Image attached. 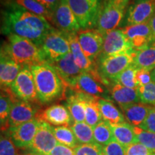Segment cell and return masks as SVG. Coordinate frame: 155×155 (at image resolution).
<instances>
[{"label": "cell", "instance_id": "1", "mask_svg": "<svg viewBox=\"0 0 155 155\" xmlns=\"http://www.w3.org/2000/svg\"><path fill=\"white\" fill-rule=\"evenodd\" d=\"M54 28L44 17L9 2L3 12L4 34L17 35L35 42L40 48L45 38Z\"/></svg>", "mask_w": 155, "mask_h": 155}, {"label": "cell", "instance_id": "2", "mask_svg": "<svg viewBox=\"0 0 155 155\" xmlns=\"http://www.w3.org/2000/svg\"><path fill=\"white\" fill-rule=\"evenodd\" d=\"M39 101L48 104L63 95L66 86L50 63H45L31 65Z\"/></svg>", "mask_w": 155, "mask_h": 155}, {"label": "cell", "instance_id": "3", "mask_svg": "<svg viewBox=\"0 0 155 155\" xmlns=\"http://www.w3.org/2000/svg\"><path fill=\"white\" fill-rule=\"evenodd\" d=\"M1 52L22 66L46 62L41 48L31 40L17 35H7Z\"/></svg>", "mask_w": 155, "mask_h": 155}, {"label": "cell", "instance_id": "4", "mask_svg": "<svg viewBox=\"0 0 155 155\" xmlns=\"http://www.w3.org/2000/svg\"><path fill=\"white\" fill-rule=\"evenodd\" d=\"M137 50H131L125 53L97 60V71L108 88L115 78L132 65Z\"/></svg>", "mask_w": 155, "mask_h": 155}, {"label": "cell", "instance_id": "5", "mask_svg": "<svg viewBox=\"0 0 155 155\" xmlns=\"http://www.w3.org/2000/svg\"><path fill=\"white\" fill-rule=\"evenodd\" d=\"M45 61L52 63L71 53L69 40L65 32L54 28L40 45Z\"/></svg>", "mask_w": 155, "mask_h": 155}, {"label": "cell", "instance_id": "6", "mask_svg": "<svg viewBox=\"0 0 155 155\" xmlns=\"http://www.w3.org/2000/svg\"><path fill=\"white\" fill-rule=\"evenodd\" d=\"M73 90L90 96L110 100L109 89L98 73L97 68L91 72H83L77 80Z\"/></svg>", "mask_w": 155, "mask_h": 155}, {"label": "cell", "instance_id": "7", "mask_svg": "<svg viewBox=\"0 0 155 155\" xmlns=\"http://www.w3.org/2000/svg\"><path fill=\"white\" fill-rule=\"evenodd\" d=\"M124 9L121 8L115 4L104 0L101 5L96 29L105 36L119 27L124 18Z\"/></svg>", "mask_w": 155, "mask_h": 155}, {"label": "cell", "instance_id": "8", "mask_svg": "<svg viewBox=\"0 0 155 155\" xmlns=\"http://www.w3.org/2000/svg\"><path fill=\"white\" fill-rule=\"evenodd\" d=\"M11 91L17 99L28 102L39 101L34 77L30 67L25 65L10 87Z\"/></svg>", "mask_w": 155, "mask_h": 155}, {"label": "cell", "instance_id": "9", "mask_svg": "<svg viewBox=\"0 0 155 155\" xmlns=\"http://www.w3.org/2000/svg\"><path fill=\"white\" fill-rule=\"evenodd\" d=\"M39 120L38 131L29 149L36 155H48L59 143L54 134L53 126Z\"/></svg>", "mask_w": 155, "mask_h": 155}, {"label": "cell", "instance_id": "10", "mask_svg": "<svg viewBox=\"0 0 155 155\" xmlns=\"http://www.w3.org/2000/svg\"><path fill=\"white\" fill-rule=\"evenodd\" d=\"M155 12V0H134L124 18V27L148 22Z\"/></svg>", "mask_w": 155, "mask_h": 155}, {"label": "cell", "instance_id": "11", "mask_svg": "<svg viewBox=\"0 0 155 155\" xmlns=\"http://www.w3.org/2000/svg\"><path fill=\"white\" fill-rule=\"evenodd\" d=\"M76 17L83 30L96 26L100 9L96 8L88 0H65Z\"/></svg>", "mask_w": 155, "mask_h": 155}, {"label": "cell", "instance_id": "12", "mask_svg": "<svg viewBox=\"0 0 155 155\" xmlns=\"http://www.w3.org/2000/svg\"><path fill=\"white\" fill-rule=\"evenodd\" d=\"M78 38L83 53L94 63L102 52L104 36L97 29L93 28L80 31Z\"/></svg>", "mask_w": 155, "mask_h": 155}, {"label": "cell", "instance_id": "13", "mask_svg": "<svg viewBox=\"0 0 155 155\" xmlns=\"http://www.w3.org/2000/svg\"><path fill=\"white\" fill-rule=\"evenodd\" d=\"M52 23L65 33H77L81 27L65 0H61L53 12Z\"/></svg>", "mask_w": 155, "mask_h": 155}, {"label": "cell", "instance_id": "14", "mask_svg": "<svg viewBox=\"0 0 155 155\" xmlns=\"http://www.w3.org/2000/svg\"><path fill=\"white\" fill-rule=\"evenodd\" d=\"M50 64L57 71L66 87L73 90L78 78L83 71L75 63L72 53L67 54L57 61Z\"/></svg>", "mask_w": 155, "mask_h": 155}, {"label": "cell", "instance_id": "15", "mask_svg": "<svg viewBox=\"0 0 155 155\" xmlns=\"http://www.w3.org/2000/svg\"><path fill=\"white\" fill-rule=\"evenodd\" d=\"M134 50L122 29H116L104 36V42L99 58L108 57ZM97 59V60H98Z\"/></svg>", "mask_w": 155, "mask_h": 155}, {"label": "cell", "instance_id": "16", "mask_svg": "<svg viewBox=\"0 0 155 155\" xmlns=\"http://www.w3.org/2000/svg\"><path fill=\"white\" fill-rule=\"evenodd\" d=\"M122 30L134 50H139L154 42L149 22L124 27Z\"/></svg>", "mask_w": 155, "mask_h": 155}, {"label": "cell", "instance_id": "17", "mask_svg": "<svg viewBox=\"0 0 155 155\" xmlns=\"http://www.w3.org/2000/svg\"><path fill=\"white\" fill-rule=\"evenodd\" d=\"M39 120L35 118L30 121L14 128H9L8 133L15 146L18 148H29L35 138L39 126Z\"/></svg>", "mask_w": 155, "mask_h": 155}, {"label": "cell", "instance_id": "18", "mask_svg": "<svg viewBox=\"0 0 155 155\" xmlns=\"http://www.w3.org/2000/svg\"><path fill=\"white\" fill-rule=\"evenodd\" d=\"M38 119L55 127H71L73 119L67 107L60 104L53 105L38 114Z\"/></svg>", "mask_w": 155, "mask_h": 155}, {"label": "cell", "instance_id": "19", "mask_svg": "<svg viewBox=\"0 0 155 155\" xmlns=\"http://www.w3.org/2000/svg\"><path fill=\"white\" fill-rule=\"evenodd\" d=\"M37 110L30 102L17 100L14 102L9 118V128H14L30 121L37 116Z\"/></svg>", "mask_w": 155, "mask_h": 155}, {"label": "cell", "instance_id": "20", "mask_svg": "<svg viewBox=\"0 0 155 155\" xmlns=\"http://www.w3.org/2000/svg\"><path fill=\"white\" fill-rule=\"evenodd\" d=\"M0 62V83L2 90L10 88L22 65L17 63L5 53L1 52Z\"/></svg>", "mask_w": 155, "mask_h": 155}, {"label": "cell", "instance_id": "21", "mask_svg": "<svg viewBox=\"0 0 155 155\" xmlns=\"http://www.w3.org/2000/svg\"><path fill=\"white\" fill-rule=\"evenodd\" d=\"M69 40L71 53H72L77 65L83 72H91L96 68L94 62L88 59L83 53L79 43L77 33H66Z\"/></svg>", "mask_w": 155, "mask_h": 155}, {"label": "cell", "instance_id": "22", "mask_svg": "<svg viewBox=\"0 0 155 155\" xmlns=\"http://www.w3.org/2000/svg\"><path fill=\"white\" fill-rule=\"evenodd\" d=\"M111 98L119 106L140 102L138 92L136 88H131L112 82L108 87Z\"/></svg>", "mask_w": 155, "mask_h": 155}, {"label": "cell", "instance_id": "23", "mask_svg": "<svg viewBox=\"0 0 155 155\" xmlns=\"http://www.w3.org/2000/svg\"><path fill=\"white\" fill-rule=\"evenodd\" d=\"M120 108L124 112L125 119H127L130 124L140 127L146 119L152 106L141 103H135L121 106Z\"/></svg>", "mask_w": 155, "mask_h": 155}, {"label": "cell", "instance_id": "24", "mask_svg": "<svg viewBox=\"0 0 155 155\" xmlns=\"http://www.w3.org/2000/svg\"><path fill=\"white\" fill-rule=\"evenodd\" d=\"M17 100L19 99H17L12 94L10 88L2 90L0 96V122L1 130L2 132H5L9 129V115L13 104Z\"/></svg>", "mask_w": 155, "mask_h": 155}, {"label": "cell", "instance_id": "25", "mask_svg": "<svg viewBox=\"0 0 155 155\" xmlns=\"http://www.w3.org/2000/svg\"><path fill=\"white\" fill-rule=\"evenodd\" d=\"M66 107L73 122H84L86 119V94L76 92L68 98Z\"/></svg>", "mask_w": 155, "mask_h": 155}, {"label": "cell", "instance_id": "26", "mask_svg": "<svg viewBox=\"0 0 155 155\" xmlns=\"http://www.w3.org/2000/svg\"><path fill=\"white\" fill-rule=\"evenodd\" d=\"M132 65L137 69L152 71L155 68V42L142 49L137 50Z\"/></svg>", "mask_w": 155, "mask_h": 155}, {"label": "cell", "instance_id": "27", "mask_svg": "<svg viewBox=\"0 0 155 155\" xmlns=\"http://www.w3.org/2000/svg\"><path fill=\"white\" fill-rule=\"evenodd\" d=\"M110 125L115 140L123 146L127 147L130 144L137 143V136L134 132V126L126 121L118 124Z\"/></svg>", "mask_w": 155, "mask_h": 155}, {"label": "cell", "instance_id": "28", "mask_svg": "<svg viewBox=\"0 0 155 155\" xmlns=\"http://www.w3.org/2000/svg\"><path fill=\"white\" fill-rule=\"evenodd\" d=\"M98 103L103 120L110 124H118L125 122L124 116L111 101L99 98Z\"/></svg>", "mask_w": 155, "mask_h": 155}, {"label": "cell", "instance_id": "29", "mask_svg": "<svg viewBox=\"0 0 155 155\" xmlns=\"http://www.w3.org/2000/svg\"><path fill=\"white\" fill-rule=\"evenodd\" d=\"M98 97L86 94V119L85 122L94 128L103 120L98 106Z\"/></svg>", "mask_w": 155, "mask_h": 155}, {"label": "cell", "instance_id": "30", "mask_svg": "<svg viewBox=\"0 0 155 155\" xmlns=\"http://www.w3.org/2000/svg\"><path fill=\"white\" fill-rule=\"evenodd\" d=\"M76 137L79 144H95L94 128L86 122H73L70 127Z\"/></svg>", "mask_w": 155, "mask_h": 155}, {"label": "cell", "instance_id": "31", "mask_svg": "<svg viewBox=\"0 0 155 155\" xmlns=\"http://www.w3.org/2000/svg\"><path fill=\"white\" fill-rule=\"evenodd\" d=\"M12 2L31 12L39 16L44 17L48 21L52 22L53 12L40 4L36 0H13Z\"/></svg>", "mask_w": 155, "mask_h": 155}, {"label": "cell", "instance_id": "32", "mask_svg": "<svg viewBox=\"0 0 155 155\" xmlns=\"http://www.w3.org/2000/svg\"><path fill=\"white\" fill-rule=\"evenodd\" d=\"M94 136L95 141L102 147L115 140L111 125L104 120L94 127Z\"/></svg>", "mask_w": 155, "mask_h": 155}, {"label": "cell", "instance_id": "33", "mask_svg": "<svg viewBox=\"0 0 155 155\" xmlns=\"http://www.w3.org/2000/svg\"><path fill=\"white\" fill-rule=\"evenodd\" d=\"M54 134L59 144L75 149L78 145L76 137L71 127H53Z\"/></svg>", "mask_w": 155, "mask_h": 155}, {"label": "cell", "instance_id": "34", "mask_svg": "<svg viewBox=\"0 0 155 155\" xmlns=\"http://www.w3.org/2000/svg\"><path fill=\"white\" fill-rule=\"evenodd\" d=\"M137 70L138 69L136 68L135 66L131 65L123 72L120 73L117 77L115 78L112 82L119 83L121 86L128 87V88L137 89L139 87L137 78H136Z\"/></svg>", "mask_w": 155, "mask_h": 155}, {"label": "cell", "instance_id": "35", "mask_svg": "<svg viewBox=\"0 0 155 155\" xmlns=\"http://www.w3.org/2000/svg\"><path fill=\"white\" fill-rule=\"evenodd\" d=\"M137 90L141 104L155 106V83L154 81L144 86H139Z\"/></svg>", "mask_w": 155, "mask_h": 155}, {"label": "cell", "instance_id": "36", "mask_svg": "<svg viewBox=\"0 0 155 155\" xmlns=\"http://www.w3.org/2000/svg\"><path fill=\"white\" fill-rule=\"evenodd\" d=\"M134 129L137 136V142L144 145L155 154V133L144 130L140 127L134 126Z\"/></svg>", "mask_w": 155, "mask_h": 155}, {"label": "cell", "instance_id": "37", "mask_svg": "<svg viewBox=\"0 0 155 155\" xmlns=\"http://www.w3.org/2000/svg\"><path fill=\"white\" fill-rule=\"evenodd\" d=\"M74 150L75 155H104L103 147L97 143L78 144Z\"/></svg>", "mask_w": 155, "mask_h": 155}, {"label": "cell", "instance_id": "38", "mask_svg": "<svg viewBox=\"0 0 155 155\" xmlns=\"http://www.w3.org/2000/svg\"><path fill=\"white\" fill-rule=\"evenodd\" d=\"M15 146L9 133L2 134L0 138V155H17Z\"/></svg>", "mask_w": 155, "mask_h": 155}, {"label": "cell", "instance_id": "39", "mask_svg": "<svg viewBox=\"0 0 155 155\" xmlns=\"http://www.w3.org/2000/svg\"><path fill=\"white\" fill-rule=\"evenodd\" d=\"M104 155H127L126 147L114 140L109 144L103 147Z\"/></svg>", "mask_w": 155, "mask_h": 155}, {"label": "cell", "instance_id": "40", "mask_svg": "<svg viewBox=\"0 0 155 155\" xmlns=\"http://www.w3.org/2000/svg\"><path fill=\"white\" fill-rule=\"evenodd\" d=\"M126 150L127 155H155L147 147L139 142L126 147Z\"/></svg>", "mask_w": 155, "mask_h": 155}, {"label": "cell", "instance_id": "41", "mask_svg": "<svg viewBox=\"0 0 155 155\" xmlns=\"http://www.w3.org/2000/svg\"><path fill=\"white\" fill-rule=\"evenodd\" d=\"M140 128L144 130L155 133V107H152L144 123Z\"/></svg>", "mask_w": 155, "mask_h": 155}, {"label": "cell", "instance_id": "42", "mask_svg": "<svg viewBox=\"0 0 155 155\" xmlns=\"http://www.w3.org/2000/svg\"><path fill=\"white\" fill-rule=\"evenodd\" d=\"M136 78L139 86L148 84L152 81L151 77V71L146 69H138L136 74Z\"/></svg>", "mask_w": 155, "mask_h": 155}, {"label": "cell", "instance_id": "43", "mask_svg": "<svg viewBox=\"0 0 155 155\" xmlns=\"http://www.w3.org/2000/svg\"><path fill=\"white\" fill-rule=\"evenodd\" d=\"M48 155H75V153L73 148L58 144Z\"/></svg>", "mask_w": 155, "mask_h": 155}, {"label": "cell", "instance_id": "44", "mask_svg": "<svg viewBox=\"0 0 155 155\" xmlns=\"http://www.w3.org/2000/svg\"><path fill=\"white\" fill-rule=\"evenodd\" d=\"M36 1L53 12L61 0H36Z\"/></svg>", "mask_w": 155, "mask_h": 155}, {"label": "cell", "instance_id": "45", "mask_svg": "<svg viewBox=\"0 0 155 155\" xmlns=\"http://www.w3.org/2000/svg\"><path fill=\"white\" fill-rule=\"evenodd\" d=\"M107 1L111 2L115 4L116 5L119 6V7L125 9L126 7H127L128 3H129V0H107Z\"/></svg>", "mask_w": 155, "mask_h": 155}, {"label": "cell", "instance_id": "46", "mask_svg": "<svg viewBox=\"0 0 155 155\" xmlns=\"http://www.w3.org/2000/svg\"><path fill=\"white\" fill-rule=\"evenodd\" d=\"M149 24H150V28L152 29L153 37H154V42H155V12L149 21Z\"/></svg>", "mask_w": 155, "mask_h": 155}, {"label": "cell", "instance_id": "47", "mask_svg": "<svg viewBox=\"0 0 155 155\" xmlns=\"http://www.w3.org/2000/svg\"><path fill=\"white\" fill-rule=\"evenodd\" d=\"M97 9H100L101 5V0H88Z\"/></svg>", "mask_w": 155, "mask_h": 155}, {"label": "cell", "instance_id": "48", "mask_svg": "<svg viewBox=\"0 0 155 155\" xmlns=\"http://www.w3.org/2000/svg\"><path fill=\"white\" fill-rule=\"evenodd\" d=\"M151 77H152V81H154L155 83V68L151 71Z\"/></svg>", "mask_w": 155, "mask_h": 155}]
</instances>
